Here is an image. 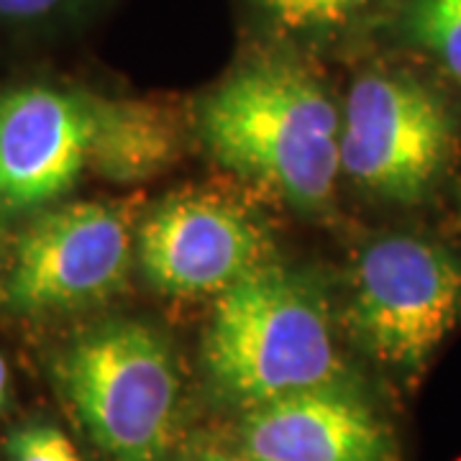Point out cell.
<instances>
[{
    "label": "cell",
    "mask_w": 461,
    "mask_h": 461,
    "mask_svg": "<svg viewBox=\"0 0 461 461\" xmlns=\"http://www.w3.org/2000/svg\"><path fill=\"white\" fill-rule=\"evenodd\" d=\"M180 461H251V459H247L241 451H239V454H233V451H221V448H195V451H190V454Z\"/></svg>",
    "instance_id": "9a60e30c"
},
{
    "label": "cell",
    "mask_w": 461,
    "mask_h": 461,
    "mask_svg": "<svg viewBox=\"0 0 461 461\" xmlns=\"http://www.w3.org/2000/svg\"><path fill=\"white\" fill-rule=\"evenodd\" d=\"M98 103L41 85L0 95V203L33 208L65 195L90 162Z\"/></svg>",
    "instance_id": "ba28073f"
},
{
    "label": "cell",
    "mask_w": 461,
    "mask_h": 461,
    "mask_svg": "<svg viewBox=\"0 0 461 461\" xmlns=\"http://www.w3.org/2000/svg\"><path fill=\"white\" fill-rule=\"evenodd\" d=\"M57 0H0V16L21 18V16H39L50 11Z\"/></svg>",
    "instance_id": "5bb4252c"
},
{
    "label": "cell",
    "mask_w": 461,
    "mask_h": 461,
    "mask_svg": "<svg viewBox=\"0 0 461 461\" xmlns=\"http://www.w3.org/2000/svg\"><path fill=\"white\" fill-rule=\"evenodd\" d=\"M402 29L415 47L429 51L461 83V0H411Z\"/></svg>",
    "instance_id": "8fae6325"
},
{
    "label": "cell",
    "mask_w": 461,
    "mask_h": 461,
    "mask_svg": "<svg viewBox=\"0 0 461 461\" xmlns=\"http://www.w3.org/2000/svg\"><path fill=\"white\" fill-rule=\"evenodd\" d=\"M461 321V257L420 236H384L354 267L348 329L402 377L418 375Z\"/></svg>",
    "instance_id": "277c9868"
},
{
    "label": "cell",
    "mask_w": 461,
    "mask_h": 461,
    "mask_svg": "<svg viewBox=\"0 0 461 461\" xmlns=\"http://www.w3.org/2000/svg\"><path fill=\"white\" fill-rule=\"evenodd\" d=\"M177 141L172 118L162 108L100 98L90 165L115 182L144 180L175 157Z\"/></svg>",
    "instance_id": "30bf717a"
},
{
    "label": "cell",
    "mask_w": 461,
    "mask_h": 461,
    "mask_svg": "<svg viewBox=\"0 0 461 461\" xmlns=\"http://www.w3.org/2000/svg\"><path fill=\"white\" fill-rule=\"evenodd\" d=\"M203 364L215 395L244 412L344 382L321 282L272 259L251 269L218 295Z\"/></svg>",
    "instance_id": "7a4b0ae2"
},
{
    "label": "cell",
    "mask_w": 461,
    "mask_h": 461,
    "mask_svg": "<svg viewBox=\"0 0 461 461\" xmlns=\"http://www.w3.org/2000/svg\"><path fill=\"white\" fill-rule=\"evenodd\" d=\"M200 136L221 167L300 213L329 208L341 172V118L305 67L259 59L200 103Z\"/></svg>",
    "instance_id": "6da1fadb"
},
{
    "label": "cell",
    "mask_w": 461,
    "mask_h": 461,
    "mask_svg": "<svg viewBox=\"0 0 461 461\" xmlns=\"http://www.w3.org/2000/svg\"><path fill=\"white\" fill-rule=\"evenodd\" d=\"M57 382L111 461H169L180 438L182 382L167 339L141 321L87 330L57 362Z\"/></svg>",
    "instance_id": "3957f363"
},
{
    "label": "cell",
    "mask_w": 461,
    "mask_h": 461,
    "mask_svg": "<svg viewBox=\"0 0 461 461\" xmlns=\"http://www.w3.org/2000/svg\"><path fill=\"white\" fill-rule=\"evenodd\" d=\"M5 393H8V366H5L3 357H0V408L5 402Z\"/></svg>",
    "instance_id": "2e32d148"
},
{
    "label": "cell",
    "mask_w": 461,
    "mask_h": 461,
    "mask_svg": "<svg viewBox=\"0 0 461 461\" xmlns=\"http://www.w3.org/2000/svg\"><path fill=\"white\" fill-rule=\"evenodd\" d=\"M8 454L14 461H80L65 433L51 426H29L14 433Z\"/></svg>",
    "instance_id": "4fadbf2b"
},
{
    "label": "cell",
    "mask_w": 461,
    "mask_h": 461,
    "mask_svg": "<svg viewBox=\"0 0 461 461\" xmlns=\"http://www.w3.org/2000/svg\"><path fill=\"white\" fill-rule=\"evenodd\" d=\"M236 436L251 461H400L393 423L346 379L251 408Z\"/></svg>",
    "instance_id": "9c48e42d"
},
{
    "label": "cell",
    "mask_w": 461,
    "mask_h": 461,
    "mask_svg": "<svg viewBox=\"0 0 461 461\" xmlns=\"http://www.w3.org/2000/svg\"><path fill=\"white\" fill-rule=\"evenodd\" d=\"M377 0H257L282 32L330 33L346 29Z\"/></svg>",
    "instance_id": "7c38bea8"
},
{
    "label": "cell",
    "mask_w": 461,
    "mask_h": 461,
    "mask_svg": "<svg viewBox=\"0 0 461 461\" xmlns=\"http://www.w3.org/2000/svg\"><path fill=\"white\" fill-rule=\"evenodd\" d=\"M456 131L446 103L402 72H366L346 100L341 169L379 198L412 205L444 177Z\"/></svg>",
    "instance_id": "5b68a950"
},
{
    "label": "cell",
    "mask_w": 461,
    "mask_h": 461,
    "mask_svg": "<svg viewBox=\"0 0 461 461\" xmlns=\"http://www.w3.org/2000/svg\"><path fill=\"white\" fill-rule=\"evenodd\" d=\"M131 259V230L118 208L65 205L21 233L3 280V300L26 315L90 308L123 290Z\"/></svg>",
    "instance_id": "8992f818"
},
{
    "label": "cell",
    "mask_w": 461,
    "mask_h": 461,
    "mask_svg": "<svg viewBox=\"0 0 461 461\" xmlns=\"http://www.w3.org/2000/svg\"><path fill=\"white\" fill-rule=\"evenodd\" d=\"M272 254L262 223L213 193L167 198L139 230V264L157 293L223 295Z\"/></svg>",
    "instance_id": "52a82bcc"
}]
</instances>
